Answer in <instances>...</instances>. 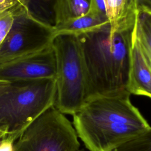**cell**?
Masks as SVG:
<instances>
[{
	"instance_id": "1",
	"label": "cell",
	"mask_w": 151,
	"mask_h": 151,
	"mask_svg": "<svg viewBox=\"0 0 151 151\" xmlns=\"http://www.w3.org/2000/svg\"><path fill=\"white\" fill-rule=\"evenodd\" d=\"M132 10L111 32L110 24L78 37L85 68L88 101L127 90L137 15Z\"/></svg>"
},
{
	"instance_id": "2",
	"label": "cell",
	"mask_w": 151,
	"mask_h": 151,
	"mask_svg": "<svg viewBox=\"0 0 151 151\" xmlns=\"http://www.w3.org/2000/svg\"><path fill=\"white\" fill-rule=\"evenodd\" d=\"M123 90L94 99L73 115L78 137L90 151H112L149 128Z\"/></svg>"
},
{
	"instance_id": "3",
	"label": "cell",
	"mask_w": 151,
	"mask_h": 151,
	"mask_svg": "<svg viewBox=\"0 0 151 151\" xmlns=\"http://www.w3.org/2000/svg\"><path fill=\"white\" fill-rule=\"evenodd\" d=\"M56 91L55 78L0 81V131L18 139L54 106Z\"/></svg>"
},
{
	"instance_id": "4",
	"label": "cell",
	"mask_w": 151,
	"mask_h": 151,
	"mask_svg": "<svg viewBox=\"0 0 151 151\" xmlns=\"http://www.w3.org/2000/svg\"><path fill=\"white\" fill-rule=\"evenodd\" d=\"M56 63V97L54 106L74 115L88 101L87 81L80 42L72 35H57L52 44Z\"/></svg>"
},
{
	"instance_id": "5",
	"label": "cell",
	"mask_w": 151,
	"mask_h": 151,
	"mask_svg": "<svg viewBox=\"0 0 151 151\" xmlns=\"http://www.w3.org/2000/svg\"><path fill=\"white\" fill-rule=\"evenodd\" d=\"M80 145L71 122L52 106L24 130L14 151H77Z\"/></svg>"
},
{
	"instance_id": "6",
	"label": "cell",
	"mask_w": 151,
	"mask_h": 151,
	"mask_svg": "<svg viewBox=\"0 0 151 151\" xmlns=\"http://www.w3.org/2000/svg\"><path fill=\"white\" fill-rule=\"evenodd\" d=\"M56 37L54 25L35 17L28 2L15 10L12 28L0 47V63L34 54L50 47Z\"/></svg>"
},
{
	"instance_id": "7",
	"label": "cell",
	"mask_w": 151,
	"mask_h": 151,
	"mask_svg": "<svg viewBox=\"0 0 151 151\" xmlns=\"http://www.w3.org/2000/svg\"><path fill=\"white\" fill-rule=\"evenodd\" d=\"M55 75L52 45L41 51L0 63V81L55 78Z\"/></svg>"
},
{
	"instance_id": "8",
	"label": "cell",
	"mask_w": 151,
	"mask_h": 151,
	"mask_svg": "<svg viewBox=\"0 0 151 151\" xmlns=\"http://www.w3.org/2000/svg\"><path fill=\"white\" fill-rule=\"evenodd\" d=\"M126 89L130 94L143 96L151 99V71L143 60L134 35Z\"/></svg>"
},
{
	"instance_id": "9",
	"label": "cell",
	"mask_w": 151,
	"mask_h": 151,
	"mask_svg": "<svg viewBox=\"0 0 151 151\" xmlns=\"http://www.w3.org/2000/svg\"><path fill=\"white\" fill-rule=\"evenodd\" d=\"M110 24L107 18L88 12L87 14L68 19L58 25L54 26L55 35H72L78 37L99 29Z\"/></svg>"
},
{
	"instance_id": "10",
	"label": "cell",
	"mask_w": 151,
	"mask_h": 151,
	"mask_svg": "<svg viewBox=\"0 0 151 151\" xmlns=\"http://www.w3.org/2000/svg\"><path fill=\"white\" fill-rule=\"evenodd\" d=\"M90 0H54V26L87 14Z\"/></svg>"
},
{
	"instance_id": "11",
	"label": "cell",
	"mask_w": 151,
	"mask_h": 151,
	"mask_svg": "<svg viewBox=\"0 0 151 151\" xmlns=\"http://www.w3.org/2000/svg\"><path fill=\"white\" fill-rule=\"evenodd\" d=\"M103 1L111 33L117 30L119 22L131 10L137 8L135 0H103Z\"/></svg>"
},
{
	"instance_id": "12",
	"label": "cell",
	"mask_w": 151,
	"mask_h": 151,
	"mask_svg": "<svg viewBox=\"0 0 151 151\" xmlns=\"http://www.w3.org/2000/svg\"><path fill=\"white\" fill-rule=\"evenodd\" d=\"M112 151H151V127Z\"/></svg>"
},
{
	"instance_id": "13",
	"label": "cell",
	"mask_w": 151,
	"mask_h": 151,
	"mask_svg": "<svg viewBox=\"0 0 151 151\" xmlns=\"http://www.w3.org/2000/svg\"><path fill=\"white\" fill-rule=\"evenodd\" d=\"M18 5L0 14V47L12 28L14 21L15 10Z\"/></svg>"
},
{
	"instance_id": "14",
	"label": "cell",
	"mask_w": 151,
	"mask_h": 151,
	"mask_svg": "<svg viewBox=\"0 0 151 151\" xmlns=\"http://www.w3.org/2000/svg\"><path fill=\"white\" fill-rule=\"evenodd\" d=\"M88 11L102 18H107L103 0H90V5Z\"/></svg>"
},
{
	"instance_id": "15",
	"label": "cell",
	"mask_w": 151,
	"mask_h": 151,
	"mask_svg": "<svg viewBox=\"0 0 151 151\" xmlns=\"http://www.w3.org/2000/svg\"><path fill=\"white\" fill-rule=\"evenodd\" d=\"M15 139L8 135L0 139V151H14Z\"/></svg>"
},
{
	"instance_id": "16",
	"label": "cell",
	"mask_w": 151,
	"mask_h": 151,
	"mask_svg": "<svg viewBox=\"0 0 151 151\" xmlns=\"http://www.w3.org/2000/svg\"><path fill=\"white\" fill-rule=\"evenodd\" d=\"M21 2H24L19 0H0V14L13 8Z\"/></svg>"
},
{
	"instance_id": "17",
	"label": "cell",
	"mask_w": 151,
	"mask_h": 151,
	"mask_svg": "<svg viewBox=\"0 0 151 151\" xmlns=\"http://www.w3.org/2000/svg\"><path fill=\"white\" fill-rule=\"evenodd\" d=\"M138 11L151 13V0H135Z\"/></svg>"
},
{
	"instance_id": "18",
	"label": "cell",
	"mask_w": 151,
	"mask_h": 151,
	"mask_svg": "<svg viewBox=\"0 0 151 151\" xmlns=\"http://www.w3.org/2000/svg\"><path fill=\"white\" fill-rule=\"evenodd\" d=\"M7 135V133L5 132H2V131H0V139L4 137L5 136Z\"/></svg>"
},
{
	"instance_id": "19",
	"label": "cell",
	"mask_w": 151,
	"mask_h": 151,
	"mask_svg": "<svg viewBox=\"0 0 151 151\" xmlns=\"http://www.w3.org/2000/svg\"><path fill=\"white\" fill-rule=\"evenodd\" d=\"M77 151H84V150L83 149H81V150H79V149H78V150H77Z\"/></svg>"
},
{
	"instance_id": "20",
	"label": "cell",
	"mask_w": 151,
	"mask_h": 151,
	"mask_svg": "<svg viewBox=\"0 0 151 151\" xmlns=\"http://www.w3.org/2000/svg\"><path fill=\"white\" fill-rule=\"evenodd\" d=\"M23 1H28L29 0H23Z\"/></svg>"
},
{
	"instance_id": "21",
	"label": "cell",
	"mask_w": 151,
	"mask_h": 151,
	"mask_svg": "<svg viewBox=\"0 0 151 151\" xmlns=\"http://www.w3.org/2000/svg\"><path fill=\"white\" fill-rule=\"evenodd\" d=\"M150 14H151V13H150Z\"/></svg>"
}]
</instances>
